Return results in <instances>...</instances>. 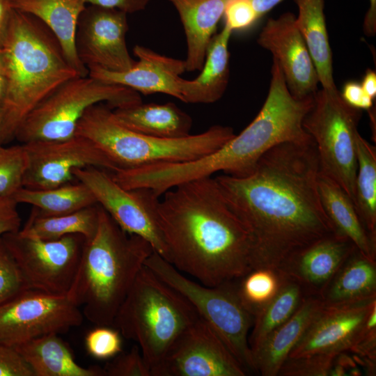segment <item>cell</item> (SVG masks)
<instances>
[{"label": "cell", "instance_id": "cell-28", "mask_svg": "<svg viewBox=\"0 0 376 376\" xmlns=\"http://www.w3.org/2000/svg\"><path fill=\"white\" fill-rule=\"evenodd\" d=\"M298 8L297 26L315 65L319 84L327 91L337 89L333 74L332 52L329 44L324 0H294Z\"/></svg>", "mask_w": 376, "mask_h": 376}, {"label": "cell", "instance_id": "cell-31", "mask_svg": "<svg viewBox=\"0 0 376 376\" xmlns=\"http://www.w3.org/2000/svg\"><path fill=\"white\" fill-rule=\"evenodd\" d=\"M98 210L97 204L57 216L39 215L32 210L18 233L24 236L43 240H56L68 235L79 234L88 240L96 231Z\"/></svg>", "mask_w": 376, "mask_h": 376}, {"label": "cell", "instance_id": "cell-16", "mask_svg": "<svg viewBox=\"0 0 376 376\" xmlns=\"http://www.w3.org/2000/svg\"><path fill=\"white\" fill-rule=\"evenodd\" d=\"M127 14L116 8L93 5L81 13L75 43L79 58L87 68L98 66L122 72L135 64L126 43Z\"/></svg>", "mask_w": 376, "mask_h": 376}, {"label": "cell", "instance_id": "cell-9", "mask_svg": "<svg viewBox=\"0 0 376 376\" xmlns=\"http://www.w3.org/2000/svg\"><path fill=\"white\" fill-rule=\"evenodd\" d=\"M141 102L130 88L90 77L77 76L56 89L27 116L15 138L24 143L34 140H61L75 134L77 125L91 106L106 103L112 109Z\"/></svg>", "mask_w": 376, "mask_h": 376}, {"label": "cell", "instance_id": "cell-35", "mask_svg": "<svg viewBox=\"0 0 376 376\" xmlns=\"http://www.w3.org/2000/svg\"><path fill=\"white\" fill-rule=\"evenodd\" d=\"M26 167L23 144L0 148V198H13L23 187Z\"/></svg>", "mask_w": 376, "mask_h": 376}, {"label": "cell", "instance_id": "cell-45", "mask_svg": "<svg viewBox=\"0 0 376 376\" xmlns=\"http://www.w3.org/2000/svg\"><path fill=\"white\" fill-rule=\"evenodd\" d=\"M12 9L10 0H0V50L7 36Z\"/></svg>", "mask_w": 376, "mask_h": 376}, {"label": "cell", "instance_id": "cell-11", "mask_svg": "<svg viewBox=\"0 0 376 376\" xmlns=\"http://www.w3.org/2000/svg\"><path fill=\"white\" fill-rule=\"evenodd\" d=\"M2 239L29 288L67 295L75 277L86 238L79 234L43 240L9 233Z\"/></svg>", "mask_w": 376, "mask_h": 376}, {"label": "cell", "instance_id": "cell-21", "mask_svg": "<svg viewBox=\"0 0 376 376\" xmlns=\"http://www.w3.org/2000/svg\"><path fill=\"white\" fill-rule=\"evenodd\" d=\"M84 0H10L11 7L40 20L54 34L70 65L81 77L88 75L76 49L79 17L86 8Z\"/></svg>", "mask_w": 376, "mask_h": 376}, {"label": "cell", "instance_id": "cell-37", "mask_svg": "<svg viewBox=\"0 0 376 376\" xmlns=\"http://www.w3.org/2000/svg\"><path fill=\"white\" fill-rule=\"evenodd\" d=\"M29 288L1 237L0 238V304Z\"/></svg>", "mask_w": 376, "mask_h": 376}, {"label": "cell", "instance_id": "cell-25", "mask_svg": "<svg viewBox=\"0 0 376 376\" xmlns=\"http://www.w3.org/2000/svg\"><path fill=\"white\" fill-rule=\"evenodd\" d=\"M233 31L224 25L214 35L206 52L199 75L193 80L182 78V101L186 103L210 104L218 101L225 93L229 80L228 43Z\"/></svg>", "mask_w": 376, "mask_h": 376}, {"label": "cell", "instance_id": "cell-42", "mask_svg": "<svg viewBox=\"0 0 376 376\" xmlns=\"http://www.w3.org/2000/svg\"><path fill=\"white\" fill-rule=\"evenodd\" d=\"M17 203L12 197L0 198V238L5 234L17 232L21 228V218Z\"/></svg>", "mask_w": 376, "mask_h": 376}, {"label": "cell", "instance_id": "cell-18", "mask_svg": "<svg viewBox=\"0 0 376 376\" xmlns=\"http://www.w3.org/2000/svg\"><path fill=\"white\" fill-rule=\"evenodd\" d=\"M258 44L279 63L290 93L297 99L312 97L318 90V74L290 12L270 18L262 29Z\"/></svg>", "mask_w": 376, "mask_h": 376}, {"label": "cell", "instance_id": "cell-8", "mask_svg": "<svg viewBox=\"0 0 376 376\" xmlns=\"http://www.w3.org/2000/svg\"><path fill=\"white\" fill-rule=\"evenodd\" d=\"M145 265L188 300L246 373L256 372L248 340L253 317L241 304L235 281L216 286L203 285L183 275L155 251L147 258Z\"/></svg>", "mask_w": 376, "mask_h": 376}, {"label": "cell", "instance_id": "cell-36", "mask_svg": "<svg viewBox=\"0 0 376 376\" xmlns=\"http://www.w3.org/2000/svg\"><path fill=\"white\" fill-rule=\"evenodd\" d=\"M122 336L111 326H97L85 338L88 353L93 357L105 360L122 352Z\"/></svg>", "mask_w": 376, "mask_h": 376}, {"label": "cell", "instance_id": "cell-3", "mask_svg": "<svg viewBox=\"0 0 376 376\" xmlns=\"http://www.w3.org/2000/svg\"><path fill=\"white\" fill-rule=\"evenodd\" d=\"M6 92L0 105L2 144L15 139L31 112L68 80L79 76L51 31L34 16L12 9L1 49Z\"/></svg>", "mask_w": 376, "mask_h": 376}, {"label": "cell", "instance_id": "cell-46", "mask_svg": "<svg viewBox=\"0 0 376 376\" xmlns=\"http://www.w3.org/2000/svg\"><path fill=\"white\" fill-rule=\"evenodd\" d=\"M369 7L363 22V33L368 37L376 33V0H368Z\"/></svg>", "mask_w": 376, "mask_h": 376}, {"label": "cell", "instance_id": "cell-26", "mask_svg": "<svg viewBox=\"0 0 376 376\" xmlns=\"http://www.w3.org/2000/svg\"><path fill=\"white\" fill-rule=\"evenodd\" d=\"M116 120L141 134L163 139L189 135L192 119L173 102L143 103L113 109Z\"/></svg>", "mask_w": 376, "mask_h": 376}, {"label": "cell", "instance_id": "cell-47", "mask_svg": "<svg viewBox=\"0 0 376 376\" xmlns=\"http://www.w3.org/2000/svg\"><path fill=\"white\" fill-rule=\"evenodd\" d=\"M361 85L363 91L374 100L376 96V73L373 70H366Z\"/></svg>", "mask_w": 376, "mask_h": 376}, {"label": "cell", "instance_id": "cell-19", "mask_svg": "<svg viewBox=\"0 0 376 376\" xmlns=\"http://www.w3.org/2000/svg\"><path fill=\"white\" fill-rule=\"evenodd\" d=\"M133 52L139 61L130 69L114 72L90 66L88 75L106 83L130 88L139 93H164L182 101L180 75L186 70L185 60L166 56L139 45Z\"/></svg>", "mask_w": 376, "mask_h": 376}, {"label": "cell", "instance_id": "cell-24", "mask_svg": "<svg viewBox=\"0 0 376 376\" xmlns=\"http://www.w3.org/2000/svg\"><path fill=\"white\" fill-rule=\"evenodd\" d=\"M318 189L322 208L335 233L350 240L362 254L375 260L376 238L364 227L350 196L338 183L320 172Z\"/></svg>", "mask_w": 376, "mask_h": 376}, {"label": "cell", "instance_id": "cell-44", "mask_svg": "<svg viewBox=\"0 0 376 376\" xmlns=\"http://www.w3.org/2000/svg\"><path fill=\"white\" fill-rule=\"evenodd\" d=\"M91 5L120 10L133 13L143 10L150 0H84Z\"/></svg>", "mask_w": 376, "mask_h": 376}, {"label": "cell", "instance_id": "cell-4", "mask_svg": "<svg viewBox=\"0 0 376 376\" xmlns=\"http://www.w3.org/2000/svg\"><path fill=\"white\" fill-rule=\"evenodd\" d=\"M98 207L96 231L84 242L67 296L82 308L84 317L90 322L112 326L136 276L154 250L146 240L122 230Z\"/></svg>", "mask_w": 376, "mask_h": 376}, {"label": "cell", "instance_id": "cell-5", "mask_svg": "<svg viewBox=\"0 0 376 376\" xmlns=\"http://www.w3.org/2000/svg\"><path fill=\"white\" fill-rule=\"evenodd\" d=\"M75 135L93 142L118 171L194 160L217 150L235 134L230 127L217 125L182 138L148 136L125 127L116 120L111 108L98 103L84 113Z\"/></svg>", "mask_w": 376, "mask_h": 376}, {"label": "cell", "instance_id": "cell-2", "mask_svg": "<svg viewBox=\"0 0 376 376\" xmlns=\"http://www.w3.org/2000/svg\"><path fill=\"white\" fill-rule=\"evenodd\" d=\"M161 196L158 219L167 261L207 286L242 277L252 269V241L215 178L180 184Z\"/></svg>", "mask_w": 376, "mask_h": 376}, {"label": "cell", "instance_id": "cell-34", "mask_svg": "<svg viewBox=\"0 0 376 376\" xmlns=\"http://www.w3.org/2000/svg\"><path fill=\"white\" fill-rule=\"evenodd\" d=\"M284 279L277 268L257 267L235 280L237 297L244 308L254 318L276 296Z\"/></svg>", "mask_w": 376, "mask_h": 376}, {"label": "cell", "instance_id": "cell-22", "mask_svg": "<svg viewBox=\"0 0 376 376\" xmlns=\"http://www.w3.org/2000/svg\"><path fill=\"white\" fill-rule=\"evenodd\" d=\"M322 305L318 295L306 296L294 313L272 331L253 353L256 372L263 376L278 375Z\"/></svg>", "mask_w": 376, "mask_h": 376}, {"label": "cell", "instance_id": "cell-51", "mask_svg": "<svg viewBox=\"0 0 376 376\" xmlns=\"http://www.w3.org/2000/svg\"><path fill=\"white\" fill-rule=\"evenodd\" d=\"M0 72L2 73V59H1V50H0Z\"/></svg>", "mask_w": 376, "mask_h": 376}, {"label": "cell", "instance_id": "cell-29", "mask_svg": "<svg viewBox=\"0 0 376 376\" xmlns=\"http://www.w3.org/2000/svg\"><path fill=\"white\" fill-rule=\"evenodd\" d=\"M376 296V263L357 249L320 295L324 305L357 301Z\"/></svg>", "mask_w": 376, "mask_h": 376}, {"label": "cell", "instance_id": "cell-1", "mask_svg": "<svg viewBox=\"0 0 376 376\" xmlns=\"http://www.w3.org/2000/svg\"><path fill=\"white\" fill-rule=\"evenodd\" d=\"M314 142H285L264 154L244 177L215 178L249 231L253 269L279 268L291 255L335 233L320 202Z\"/></svg>", "mask_w": 376, "mask_h": 376}, {"label": "cell", "instance_id": "cell-38", "mask_svg": "<svg viewBox=\"0 0 376 376\" xmlns=\"http://www.w3.org/2000/svg\"><path fill=\"white\" fill-rule=\"evenodd\" d=\"M333 355H310L288 358L281 367V376H327L331 375Z\"/></svg>", "mask_w": 376, "mask_h": 376}, {"label": "cell", "instance_id": "cell-32", "mask_svg": "<svg viewBox=\"0 0 376 376\" xmlns=\"http://www.w3.org/2000/svg\"><path fill=\"white\" fill-rule=\"evenodd\" d=\"M306 296L297 282L284 275L276 296L253 318V329L248 339L252 356L269 334L294 313Z\"/></svg>", "mask_w": 376, "mask_h": 376}, {"label": "cell", "instance_id": "cell-30", "mask_svg": "<svg viewBox=\"0 0 376 376\" xmlns=\"http://www.w3.org/2000/svg\"><path fill=\"white\" fill-rule=\"evenodd\" d=\"M13 198L17 204L31 205L42 216L69 214L97 204L90 189L79 181L49 189L22 187Z\"/></svg>", "mask_w": 376, "mask_h": 376}, {"label": "cell", "instance_id": "cell-14", "mask_svg": "<svg viewBox=\"0 0 376 376\" xmlns=\"http://www.w3.org/2000/svg\"><path fill=\"white\" fill-rule=\"evenodd\" d=\"M22 144L27 157L23 187L49 189L69 183L76 169L93 166L112 173L118 170L93 142L81 136Z\"/></svg>", "mask_w": 376, "mask_h": 376}, {"label": "cell", "instance_id": "cell-23", "mask_svg": "<svg viewBox=\"0 0 376 376\" xmlns=\"http://www.w3.org/2000/svg\"><path fill=\"white\" fill-rule=\"evenodd\" d=\"M178 11L187 42L186 70H201L218 22L230 0H169Z\"/></svg>", "mask_w": 376, "mask_h": 376}, {"label": "cell", "instance_id": "cell-40", "mask_svg": "<svg viewBox=\"0 0 376 376\" xmlns=\"http://www.w3.org/2000/svg\"><path fill=\"white\" fill-rule=\"evenodd\" d=\"M223 16L232 31L249 28L259 19L251 0H230Z\"/></svg>", "mask_w": 376, "mask_h": 376}, {"label": "cell", "instance_id": "cell-6", "mask_svg": "<svg viewBox=\"0 0 376 376\" xmlns=\"http://www.w3.org/2000/svg\"><path fill=\"white\" fill-rule=\"evenodd\" d=\"M198 317L185 297L144 265L111 327L136 343L151 370Z\"/></svg>", "mask_w": 376, "mask_h": 376}, {"label": "cell", "instance_id": "cell-15", "mask_svg": "<svg viewBox=\"0 0 376 376\" xmlns=\"http://www.w3.org/2000/svg\"><path fill=\"white\" fill-rule=\"evenodd\" d=\"M151 376H244L246 370L200 316L178 338Z\"/></svg>", "mask_w": 376, "mask_h": 376}, {"label": "cell", "instance_id": "cell-39", "mask_svg": "<svg viewBox=\"0 0 376 376\" xmlns=\"http://www.w3.org/2000/svg\"><path fill=\"white\" fill-rule=\"evenodd\" d=\"M104 376H151L150 369L135 344L130 351L120 352L103 367Z\"/></svg>", "mask_w": 376, "mask_h": 376}, {"label": "cell", "instance_id": "cell-43", "mask_svg": "<svg viewBox=\"0 0 376 376\" xmlns=\"http://www.w3.org/2000/svg\"><path fill=\"white\" fill-rule=\"evenodd\" d=\"M340 94L347 104L356 109L368 111L373 107V99L363 91L361 84L358 82H346Z\"/></svg>", "mask_w": 376, "mask_h": 376}, {"label": "cell", "instance_id": "cell-7", "mask_svg": "<svg viewBox=\"0 0 376 376\" xmlns=\"http://www.w3.org/2000/svg\"><path fill=\"white\" fill-rule=\"evenodd\" d=\"M271 81L265 101L252 122L221 148L227 173L244 177L273 147L285 142H314L303 127L313 104V96L295 98L290 92L283 72L273 58Z\"/></svg>", "mask_w": 376, "mask_h": 376}, {"label": "cell", "instance_id": "cell-20", "mask_svg": "<svg viewBox=\"0 0 376 376\" xmlns=\"http://www.w3.org/2000/svg\"><path fill=\"white\" fill-rule=\"evenodd\" d=\"M357 249L336 233L324 237L291 255L278 269L297 282L306 295H318Z\"/></svg>", "mask_w": 376, "mask_h": 376}, {"label": "cell", "instance_id": "cell-10", "mask_svg": "<svg viewBox=\"0 0 376 376\" xmlns=\"http://www.w3.org/2000/svg\"><path fill=\"white\" fill-rule=\"evenodd\" d=\"M361 115V110L344 101L338 89L321 88L315 93L313 106L303 120L316 147L320 172L338 183L353 203Z\"/></svg>", "mask_w": 376, "mask_h": 376}, {"label": "cell", "instance_id": "cell-27", "mask_svg": "<svg viewBox=\"0 0 376 376\" xmlns=\"http://www.w3.org/2000/svg\"><path fill=\"white\" fill-rule=\"evenodd\" d=\"M33 376H104L103 368L80 366L58 334L41 336L15 348Z\"/></svg>", "mask_w": 376, "mask_h": 376}, {"label": "cell", "instance_id": "cell-49", "mask_svg": "<svg viewBox=\"0 0 376 376\" xmlns=\"http://www.w3.org/2000/svg\"><path fill=\"white\" fill-rule=\"evenodd\" d=\"M6 92V80L3 75L0 72V105L3 100Z\"/></svg>", "mask_w": 376, "mask_h": 376}, {"label": "cell", "instance_id": "cell-12", "mask_svg": "<svg viewBox=\"0 0 376 376\" xmlns=\"http://www.w3.org/2000/svg\"><path fill=\"white\" fill-rule=\"evenodd\" d=\"M75 178L85 184L100 205L125 232L142 237L167 260L168 252L159 225V197L149 188L127 189L107 170L76 169Z\"/></svg>", "mask_w": 376, "mask_h": 376}, {"label": "cell", "instance_id": "cell-48", "mask_svg": "<svg viewBox=\"0 0 376 376\" xmlns=\"http://www.w3.org/2000/svg\"><path fill=\"white\" fill-rule=\"evenodd\" d=\"M253 6L260 18L283 0H251Z\"/></svg>", "mask_w": 376, "mask_h": 376}, {"label": "cell", "instance_id": "cell-13", "mask_svg": "<svg viewBox=\"0 0 376 376\" xmlns=\"http://www.w3.org/2000/svg\"><path fill=\"white\" fill-rule=\"evenodd\" d=\"M83 320L67 295L29 288L0 304V344L15 348L41 336L65 333Z\"/></svg>", "mask_w": 376, "mask_h": 376}, {"label": "cell", "instance_id": "cell-33", "mask_svg": "<svg viewBox=\"0 0 376 376\" xmlns=\"http://www.w3.org/2000/svg\"><path fill=\"white\" fill-rule=\"evenodd\" d=\"M357 156L354 204L364 227L376 238V149L361 134Z\"/></svg>", "mask_w": 376, "mask_h": 376}, {"label": "cell", "instance_id": "cell-50", "mask_svg": "<svg viewBox=\"0 0 376 376\" xmlns=\"http://www.w3.org/2000/svg\"><path fill=\"white\" fill-rule=\"evenodd\" d=\"M1 107H0V148L3 146V144L1 143Z\"/></svg>", "mask_w": 376, "mask_h": 376}, {"label": "cell", "instance_id": "cell-17", "mask_svg": "<svg viewBox=\"0 0 376 376\" xmlns=\"http://www.w3.org/2000/svg\"><path fill=\"white\" fill-rule=\"evenodd\" d=\"M375 306L376 296L344 304H323L288 358L349 352L361 339Z\"/></svg>", "mask_w": 376, "mask_h": 376}, {"label": "cell", "instance_id": "cell-41", "mask_svg": "<svg viewBox=\"0 0 376 376\" xmlns=\"http://www.w3.org/2000/svg\"><path fill=\"white\" fill-rule=\"evenodd\" d=\"M0 376H33L17 350L0 344Z\"/></svg>", "mask_w": 376, "mask_h": 376}]
</instances>
